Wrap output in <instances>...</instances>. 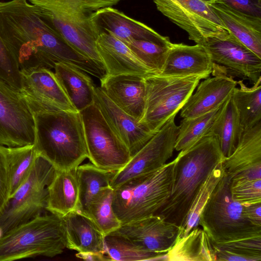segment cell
<instances>
[{
  "label": "cell",
  "instance_id": "obj_26",
  "mask_svg": "<svg viewBox=\"0 0 261 261\" xmlns=\"http://www.w3.org/2000/svg\"><path fill=\"white\" fill-rule=\"evenodd\" d=\"M75 169L58 170L48 186L45 210L63 216L78 209L79 193Z\"/></svg>",
  "mask_w": 261,
  "mask_h": 261
},
{
  "label": "cell",
  "instance_id": "obj_42",
  "mask_svg": "<svg viewBox=\"0 0 261 261\" xmlns=\"http://www.w3.org/2000/svg\"><path fill=\"white\" fill-rule=\"evenodd\" d=\"M235 10L261 18V0H215Z\"/></svg>",
  "mask_w": 261,
  "mask_h": 261
},
{
  "label": "cell",
  "instance_id": "obj_22",
  "mask_svg": "<svg viewBox=\"0 0 261 261\" xmlns=\"http://www.w3.org/2000/svg\"><path fill=\"white\" fill-rule=\"evenodd\" d=\"M214 67V63L202 45L172 43L160 74L205 79L212 73Z\"/></svg>",
  "mask_w": 261,
  "mask_h": 261
},
{
  "label": "cell",
  "instance_id": "obj_21",
  "mask_svg": "<svg viewBox=\"0 0 261 261\" xmlns=\"http://www.w3.org/2000/svg\"><path fill=\"white\" fill-rule=\"evenodd\" d=\"M100 81V87L107 96L140 122L145 103L144 77L135 74H107Z\"/></svg>",
  "mask_w": 261,
  "mask_h": 261
},
{
  "label": "cell",
  "instance_id": "obj_34",
  "mask_svg": "<svg viewBox=\"0 0 261 261\" xmlns=\"http://www.w3.org/2000/svg\"><path fill=\"white\" fill-rule=\"evenodd\" d=\"M113 189L101 190L91 201L83 213L89 216L105 235L118 228L121 225L112 207Z\"/></svg>",
  "mask_w": 261,
  "mask_h": 261
},
{
  "label": "cell",
  "instance_id": "obj_6",
  "mask_svg": "<svg viewBox=\"0 0 261 261\" xmlns=\"http://www.w3.org/2000/svg\"><path fill=\"white\" fill-rule=\"evenodd\" d=\"M175 159L146 175L113 189L112 207L121 224L154 215L170 196Z\"/></svg>",
  "mask_w": 261,
  "mask_h": 261
},
{
  "label": "cell",
  "instance_id": "obj_13",
  "mask_svg": "<svg viewBox=\"0 0 261 261\" xmlns=\"http://www.w3.org/2000/svg\"><path fill=\"white\" fill-rule=\"evenodd\" d=\"M34 117L20 91L0 79V144L10 147L34 144Z\"/></svg>",
  "mask_w": 261,
  "mask_h": 261
},
{
  "label": "cell",
  "instance_id": "obj_43",
  "mask_svg": "<svg viewBox=\"0 0 261 261\" xmlns=\"http://www.w3.org/2000/svg\"><path fill=\"white\" fill-rule=\"evenodd\" d=\"M244 215L252 224L261 227V202L242 204Z\"/></svg>",
  "mask_w": 261,
  "mask_h": 261
},
{
  "label": "cell",
  "instance_id": "obj_27",
  "mask_svg": "<svg viewBox=\"0 0 261 261\" xmlns=\"http://www.w3.org/2000/svg\"><path fill=\"white\" fill-rule=\"evenodd\" d=\"M54 69L57 80L77 111L94 103L95 85L85 72L63 63L56 64Z\"/></svg>",
  "mask_w": 261,
  "mask_h": 261
},
{
  "label": "cell",
  "instance_id": "obj_35",
  "mask_svg": "<svg viewBox=\"0 0 261 261\" xmlns=\"http://www.w3.org/2000/svg\"><path fill=\"white\" fill-rule=\"evenodd\" d=\"M222 163H220L214 168L197 193L186 222L181 228L180 237L186 235L192 229L198 227L199 216L204 205L225 173Z\"/></svg>",
  "mask_w": 261,
  "mask_h": 261
},
{
  "label": "cell",
  "instance_id": "obj_36",
  "mask_svg": "<svg viewBox=\"0 0 261 261\" xmlns=\"http://www.w3.org/2000/svg\"><path fill=\"white\" fill-rule=\"evenodd\" d=\"M124 43L154 73L161 72L171 45L166 46L148 41L135 40Z\"/></svg>",
  "mask_w": 261,
  "mask_h": 261
},
{
  "label": "cell",
  "instance_id": "obj_30",
  "mask_svg": "<svg viewBox=\"0 0 261 261\" xmlns=\"http://www.w3.org/2000/svg\"><path fill=\"white\" fill-rule=\"evenodd\" d=\"M75 172L79 193L77 210L84 213L101 190L111 187V182L116 171L103 170L91 163L80 165Z\"/></svg>",
  "mask_w": 261,
  "mask_h": 261
},
{
  "label": "cell",
  "instance_id": "obj_9",
  "mask_svg": "<svg viewBox=\"0 0 261 261\" xmlns=\"http://www.w3.org/2000/svg\"><path fill=\"white\" fill-rule=\"evenodd\" d=\"M57 170L48 161L38 155L29 176L0 213L2 234L32 219L45 210L48 186Z\"/></svg>",
  "mask_w": 261,
  "mask_h": 261
},
{
  "label": "cell",
  "instance_id": "obj_39",
  "mask_svg": "<svg viewBox=\"0 0 261 261\" xmlns=\"http://www.w3.org/2000/svg\"><path fill=\"white\" fill-rule=\"evenodd\" d=\"M20 69L17 61L0 37V79L13 88L21 89Z\"/></svg>",
  "mask_w": 261,
  "mask_h": 261
},
{
  "label": "cell",
  "instance_id": "obj_4",
  "mask_svg": "<svg viewBox=\"0 0 261 261\" xmlns=\"http://www.w3.org/2000/svg\"><path fill=\"white\" fill-rule=\"evenodd\" d=\"M28 1L72 48L86 58L102 63L95 44L99 32L93 16L98 10L113 7L122 0Z\"/></svg>",
  "mask_w": 261,
  "mask_h": 261
},
{
  "label": "cell",
  "instance_id": "obj_33",
  "mask_svg": "<svg viewBox=\"0 0 261 261\" xmlns=\"http://www.w3.org/2000/svg\"><path fill=\"white\" fill-rule=\"evenodd\" d=\"M223 103L206 113L183 118L178 125L174 149L180 151L187 149L206 135L220 113Z\"/></svg>",
  "mask_w": 261,
  "mask_h": 261
},
{
  "label": "cell",
  "instance_id": "obj_31",
  "mask_svg": "<svg viewBox=\"0 0 261 261\" xmlns=\"http://www.w3.org/2000/svg\"><path fill=\"white\" fill-rule=\"evenodd\" d=\"M231 94V98L239 115L244 130L261 121V79L247 87L242 80L238 81Z\"/></svg>",
  "mask_w": 261,
  "mask_h": 261
},
{
  "label": "cell",
  "instance_id": "obj_8",
  "mask_svg": "<svg viewBox=\"0 0 261 261\" xmlns=\"http://www.w3.org/2000/svg\"><path fill=\"white\" fill-rule=\"evenodd\" d=\"M200 80L198 76H167L155 73L144 77L145 103L140 122L156 133L181 110Z\"/></svg>",
  "mask_w": 261,
  "mask_h": 261
},
{
  "label": "cell",
  "instance_id": "obj_11",
  "mask_svg": "<svg viewBox=\"0 0 261 261\" xmlns=\"http://www.w3.org/2000/svg\"><path fill=\"white\" fill-rule=\"evenodd\" d=\"M170 118L127 164L117 171L110 184L115 189L133 179L146 175L165 165L172 156L178 131L175 117Z\"/></svg>",
  "mask_w": 261,
  "mask_h": 261
},
{
  "label": "cell",
  "instance_id": "obj_2",
  "mask_svg": "<svg viewBox=\"0 0 261 261\" xmlns=\"http://www.w3.org/2000/svg\"><path fill=\"white\" fill-rule=\"evenodd\" d=\"M23 97L34 117L39 155L61 170L75 169L88 158L80 112L48 109Z\"/></svg>",
  "mask_w": 261,
  "mask_h": 261
},
{
  "label": "cell",
  "instance_id": "obj_41",
  "mask_svg": "<svg viewBox=\"0 0 261 261\" xmlns=\"http://www.w3.org/2000/svg\"><path fill=\"white\" fill-rule=\"evenodd\" d=\"M216 256L220 261H260L261 258L224 245L212 243Z\"/></svg>",
  "mask_w": 261,
  "mask_h": 261
},
{
  "label": "cell",
  "instance_id": "obj_23",
  "mask_svg": "<svg viewBox=\"0 0 261 261\" xmlns=\"http://www.w3.org/2000/svg\"><path fill=\"white\" fill-rule=\"evenodd\" d=\"M95 44L108 75L135 74L145 77L154 73L124 42L110 33H100Z\"/></svg>",
  "mask_w": 261,
  "mask_h": 261
},
{
  "label": "cell",
  "instance_id": "obj_18",
  "mask_svg": "<svg viewBox=\"0 0 261 261\" xmlns=\"http://www.w3.org/2000/svg\"><path fill=\"white\" fill-rule=\"evenodd\" d=\"M213 77H207L197 87L181 109L180 117L191 118L206 113L221 105L231 94L238 81L226 70L214 63Z\"/></svg>",
  "mask_w": 261,
  "mask_h": 261
},
{
  "label": "cell",
  "instance_id": "obj_10",
  "mask_svg": "<svg viewBox=\"0 0 261 261\" xmlns=\"http://www.w3.org/2000/svg\"><path fill=\"white\" fill-rule=\"evenodd\" d=\"M88 157L103 170L118 171L129 161L127 147L109 125L94 103L80 112Z\"/></svg>",
  "mask_w": 261,
  "mask_h": 261
},
{
  "label": "cell",
  "instance_id": "obj_45",
  "mask_svg": "<svg viewBox=\"0 0 261 261\" xmlns=\"http://www.w3.org/2000/svg\"><path fill=\"white\" fill-rule=\"evenodd\" d=\"M204 2H206L207 3H210L211 2H214L215 0H201Z\"/></svg>",
  "mask_w": 261,
  "mask_h": 261
},
{
  "label": "cell",
  "instance_id": "obj_14",
  "mask_svg": "<svg viewBox=\"0 0 261 261\" xmlns=\"http://www.w3.org/2000/svg\"><path fill=\"white\" fill-rule=\"evenodd\" d=\"M213 62L253 84L261 79V58L229 32L207 37L200 44Z\"/></svg>",
  "mask_w": 261,
  "mask_h": 261
},
{
  "label": "cell",
  "instance_id": "obj_17",
  "mask_svg": "<svg viewBox=\"0 0 261 261\" xmlns=\"http://www.w3.org/2000/svg\"><path fill=\"white\" fill-rule=\"evenodd\" d=\"M20 72V92L24 97L48 109L77 111L50 69H22Z\"/></svg>",
  "mask_w": 261,
  "mask_h": 261
},
{
  "label": "cell",
  "instance_id": "obj_25",
  "mask_svg": "<svg viewBox=\"0 0 261 261\" xmlns=\"http://www.w3.org/2000/svg\"><path fill=\"white\" fill-rule=\"evenodd\" d=\"M208 4L227 31L261 58V18L238 11L220 2Z\"/></svg>",
  "mask_w": 261,
  "mask_h": 261
},
{
  "label": "cell",
  "instance_id": "obj_7",
  "mask_svg": "<svg viewBox=\"0 0 261 261\" xmlns=\"http://www.w3.org/2000/svg\"><path fill=\"white\" fill-rule=\"evenodd\" d=\"M230 179L226 174L219 181L204 205L198 225L212 243L222 244L261 236V227L244 215L243 206L231 197Z\"/></svg>",
  "mask_w": 261,
  "mask_h": 261
},
{
  "label": "cell",
  "instance_id": "obj_40",
  "mask_svg": "<svg viewBox=\"0 0 261 261\" xmlns=\"http://www.w3.org/2000/svg\"><path fill=\"white\" fill-rule=\"evenodd\" d=\"M229 190L232 198L242 204L261 202V179H231Z\"/></svg>",
  "mask_w": 261,
  "mask_h": 261
},
{
  "label": "cell",
  "instance_id": "obj_29",
  "mask_svg": "<svg viewBox=\"0 0 261 261\" xmlns=\"http://www.w3.org/2000/svg\"><path fill=\"white\" fill-rule=\"evenodd\" d=\"M230 96L224 102L220 113L207 133L217 137L225 158L235 150L244 132Z\"/></svg>",
  "mask_w": 261,
  "mask_h": 261
},
{
  "label": "cell",
  "instance_id": "obj_5",
  "mask_svg": "<svg viewBox=\"0 0 261 261\" xmlns=\"http://www.w3.org/2000/svg\"><path fill=\"white\" fill-rule=\"evenodd\" d=\"M67 248L62 216L49 212L8 230L0 236V261L37 256L53 257Z\"/></svg>",
  "mask_w": 261,
  "mask_h": 261
},
{
  "label": "cell",
  "instance_id": "obj_19",
  "mask_svg": "<svg viewBox=\"0 0 261 261\" xmlns=\"http://www.w3.org/2000/svg\"><path fill=\"white\" fill-rule=\"evenodd\" d=\"M93 19L99 34L110 33L124 43L135 40L148 41L166 46L172 44L168 37L160 35L144 23L113 7L98 10Z\"/></svg>",
  "mask_w": 261,
  "mask_h": 261
},
{
  "label": "cell",
  "instance_id": "obj_15",
  "mask_svg": "<svg viewBox=\"0 0 261 261\" xmlns=\"http://www.w3.org/2000/svg\"><path fill=\"white\" fill-rule=\"evenodd\" d=\"M149 252L165 254L181 236V228L158 215L121 224L111 232Z\"/></svg>",
  "mask_w": 261,
  "mask_h": 261
},
{
  "label": "cell",
  "instance_id": "obj_28",
  "mask_svg": "<svg viewBox=\"0 0 261 261\" xmlns=\"http://www.w3.org/2000/svg\"><path fill=\"white\" fill-rule=\"evenodd\" d=\"M170 261H213L216 256L212 243L202 228L198 227L179 237L167 253Z\"/></svg>",
  "mask_w": 261,
  "mask_h": 261
},
{
  "label": "cell",
  "instance_id": "obj_20",
  "mask_svg": "<svg viewBox=\"0 0 261 261\" xmlns=\"http://www.w3.org/2000/svg\"><path fill=\"white\" fill-rule=\"evenodd\" d=\"M222 164L230 180L261 179V121L244 130L236 148Z\"/></svg>",
  "mask_w": 261,
  "mask_h": 261
},
{
  "label": "cell",
  "instance_id": "obj_1",
  "mask_svg": "<svg viewBox=\"0 0 261 261\" xmlns=\"http://www.w3.org/2000/svg\"><path fill=\"white\" fill-rule=\"evenodd\" d=\"M0 37L15 56L20 69H51L63 63L95 77L101 71L100 63L72 48L28 0L0 1Z\"/></svg>",
  "mask_w": 261,
  "mask_h": 261
},
{
  "label": "cell",
  "instance_id": "obj_44",
  "mask_svg": "<svg viewBox=\"0 0 261 261\" xmlns=\"http://www.w3.org/2000/svg\"><path fill=\"white\" fill-rule=\"evenodd\" d=\"M75 255L77 257L83 259L85 260L104 261L110 260L109 257L106 254L104 253L93 252H78L77 254H76Z\"/></svg>",
  "mask_w": 261,
  "mask_h": 261
},
{
  "label": "cell",
  "instance_id": "obj_37",
  "mask_svg": "<svg viewBox=\"0 0 261 261\" xmlns=\"http://www.w3.org/2000/svg\"><path fill=\"white\" fill-rule=\"evenodd\" d=\"M38 155L32 144L24 146L16 156L11 167L9 198L27 179Z\"/></svg>",
  "mask_w": 261,
  "mask_h": 261
},
{
  "label": "cell",
  "instance_id": "obj_32",
  "mask_svg": "<svg viewBox=\"0 0 261 261\" xmlns=\"http://www.w3.org/2000/svg\"><path fill=\"white\" fill-rule=\"evenodd\" d=\"M106 253L111 260L137 261L167 260L161 254L144 250L126 238L113 233L105 235Z\"/></svg>",
  "mask_w": 261,
  "mask_h": 261
},
{
  "label": "cell",
  "instance_id": "obj_38",
  "mask_svg": "<svg viewBox=\"0 0 261 261\" xmlns=\"http://www.w3.org/2000/svg\"><path fill=\"white\" fill-rule=\"evenodd\" d=\"M24 146L10 147L0 144V213L10 197L12 164Z\"/></svg>",
  "mask_w": 261,
  "mask_h": 261
},
{
  "label": "cell",
  "instance_id": "obj_24",
  "mask_svg": "<svg viewBox=\"0 0 261 261\" xmlns=\"http://www.w3.org/2000/svg\"><path fill=\"white\" fill-rule=\"evenodd\" d=\"M62 217L66 233L67 248L80 253L106 254L105 234L89 216L75 210Z\"/></svg>",
  "mask_w": 261,
  "mask_h": 261
},
{
  "label": "cell",
  "instance_id": "obj_16",
  "mask_svg": "<svg viewBox=\"0 0 261 261\" xmlns=\"http://www.w3.org/2000/svg\"><path fill=\"white\" fill-rule=\"evenodd\" d=\"M94 103L112 129L126 146L131 156L155 134L117 106L98 86L94 87Z\"/></svg>",
  "mask_w": 261,
  "mask_h": 261
},
{
  "label": "cell",
  "instance_id": "obj_12",
  "mask_svg": "<svg viewBox=\"0 0 261 261\" xmlns=\"http://www.w3.org/2000/svg\"><path fill=\"white\" fill-rule=\"evenodd\" d=\"M159 11L200 44L204 39L228 32L208 3L201 0H153Z\"/></svg>",
  "mask_w": 261,
  "mask_h": 261
},
{
  "label": "cell",
  "instance_id": "obj_3",
  "mask_svg": "<svg viewBox=\"0 0 261 261\" xmlns=\"http://www.w3.org/2000/svg\"><path fill=\"white\" fill-rule=\"evenodd\" d=\"M224 159L217 137L211 134H207L190 147L180 150L175 159L172 192L155 214L182 228L200 187L214 168Z\"/></svg>",
  "mask_w": 261,
  "mask_h": 261
}]
</instances>
